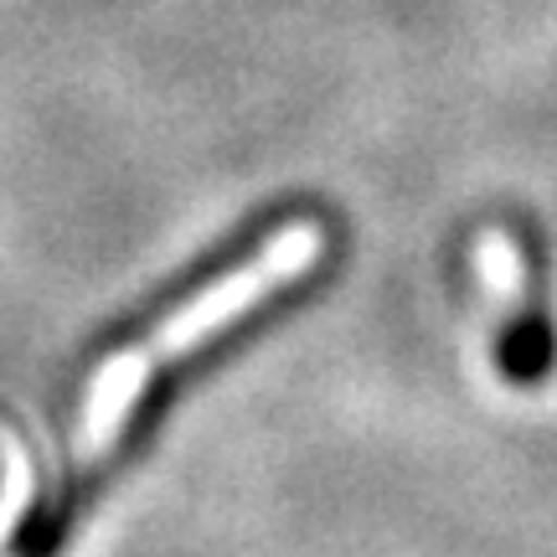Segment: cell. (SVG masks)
<instances>
[{
	"instance_id": "6da1fadb",
	"label": "cell",
	"mask_w": 557,
	"mask_h": 557,
	"mask_svg": "<svg viewBox=\"0 0 557 557\" xmlns=\"http://www.w3.org/2000/svg\"><path fill=\"white\" fill-rule=\"evenodd\" d=\"M496 361H500V377L517 382V387H537L557 361V331H553V315H547V299H542V263L532 248H527V299H521L517 320L500 336Z\"/></svg>"
}]
</instances>
